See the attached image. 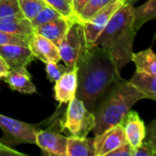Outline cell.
I'll use <instances>...</instances> for the list:
<instances>
[{"label":"cell","instance_id":"cell-1","mask_svg":"<svg viewBox=\"0 0 156 156\" xmlns=\"http://www.w3.org/2000/svg\"><path fill=\"white\" fill-rule=\"evenodd\" d=\"M78 67V88L76 98L80 100L87 110L93 112L96 102L117 81L122 80L111 56L95 45L86 48L80 56Z\"/></svg>","mask_w":156,"mask_h":156},{"label":"cell","instance_id":"cell-2","mask_svg":"<svg viewBox=\"0 0 156 156\" xmlns=\"http://www.w3.org/2000/svg\"><path fill=\"white\" fill-rule=\"evenodd\" d=\"M133 21V4H124L112 16L92 44L106 51L120 71L131 61L133 45L137 32Z\"/></svg>","mask_w":156,"mask_h":156},{"label":"cell","instance_id":"cell-3","mask_svg":"<svg viewBox=\"0 0 156 156\" xmlns=\"http://www.w3.org/2000/svg\"><path fill=\"white\" fill-rule=\"evenodd\" d=\"M109 93L101 101L98 108H94L95 135L101 134L112 126L121 123L123 117L140 100L145 99L129 80L123 79L117 81L109 89Z\"/></svg>","mask_w":156,"mask_h":156},{"label":"cell","instance_id":"cell-4","mask_svg":"<svg viewBox=\"0 0 156 156\" xmlns=\"http://www.w3.org/2000/svg\"><path fill=\"white\" fill-rule=\"evenodd\" d=\"M62 126L72 137L85 138L95 127V117L93 112H89L84 103L75 97L69 102Z\"/></svg>","mask_w":156,"mask_h":156},{"label":"cell","instance_id":"cell-5","mask_svg":"<svg viewBox=\"0 0 156 156\" xmlns=\"http://www.w3.org/2000/svg\"><path fill=\"white\" fill-rule=\"evenodd\" d=\"M87 47L82 24L78 21L72 22L58 47L60 59L68 69H72Z\"/></svg>","mask_w":156,"mask_h":156},{"label":"cell","instance_id":"cell-6","mask_svg":"<svg viewBox=\"0 0 156 156\" xmlns=\"http://www.w3.org/2000/svg\"><path fill=\"white\" fill-rule=\"evenodd\" d=\"M125 4V0H112L108 5L95 13L88 21L82 24L86 44L92 45L104 29L115 12Z\"/></svg>","mask_w":156,"mask_h":156},{"label":"cell","instance_id":"cell-7","mask_svg":"<svg viewBox=\"0 0 156 156\" xmlns=\"http://www.w3.org/2000/svg\"><path fill=\"white\" fill-rule=\"evenodd\" d=\"M0 129L14 144H36L37 130L35 125L0 114Z\"/></svg>","mask_w":156,"mask_h":156},{"label":"cell","instance_id":"cell-8","mask_svg":"<svg viewBox=\"0 0 156 156\" xmlns=\"http://www.w3.org/2000/svg\"><path fill=\"white\" fill-rule=\"evenodd\" d=\"M68 137L59 134L51 128L37 130L36 134V145L42 153L48 156H67Z\"/></svg>","mask_w":156,"mask_h":156},{"label":"cell","instance_id":"cell-9","mask_svg":"<svg viewBox=\"0 0 156 156\" xmlns=\"http://www.w3.org/2000/svg\"><path fill=\"white\" fill-rule=\"evenodd\" d=\"M123 128L121 123L112 126L93 138L95 156H107L117 147L126 143Z\"/></svg>","mask_w":156,"mask_h":156},{"label":"cell","instance_id":"cell-10","mask_svg":"<svg viewBox=\"0 0 156 156\" xmlns=\"http://www.w3.org/2000/svg\"><path fill=\"white\" fill-rule=\"evenodd\" d=\"M78 88V67L69 69L57 81H55V99L60 104L69 103L76 97Z\"/></svg>","mask_w":156,"mask_h":156},{"label":"cell","instance_id":"cell-11","mask_svg":"<svg viewBox=\"0 0 156 156\" xmlns=\"http://www.w3.org/2000/svg\"><path fill=\"white\" fill-rule=\"evenodd\" d=\"M28 47L34 58L40 59L44 63H58V61H60V56L58 47L49 39L35 32L30 37Z\"/></svg>","mask_w":156,"mask_h":156},{"label":"cell","instance_id":"cell-12","mask_svg":"<svg viewBox=\"0 0 156 156\" xmlns=\"http://www.w3.org/2000/svg\"><path fill=\"white\" fill-rule=\"evenodd\" d=\"M126 141L135 149L144 141L146 128L144 121L135 111H129L121 122Z\"/></svg>","mask_w":156,"mask_h":156},{"label":"cell","instance_id":"cell-13","mask_svg":"<svg viewBox=\"0 0 156 156\" xmlns=\"http://www.w3.org/2000/svg\"><path fill=\"white\" fill-rule=\"evenodd\" d=\"M0 57L9 68L26 67L34 59L29 47L20 45H0Z\"/></svg>","mask_w":156,"mask_h":156},{"label":"cell","instance_id":"cell-14","mask_svg":"<svg viewBox=\"0 0 156 156\" xmlns=\"http://www.w3.org/2000/svg\"><path fill=\"white\" fill-rule=\"evenodd\" d=\"M4 80L12 90L24 94H33L37 91L36 86L31 80V75L26 67L9 68Z\"/></svg>","mask_w":156,"mask_h":156},{"label":"cell","instance_id":"cell-15","mask_svg":"<svg viewBox=\"0 0 156 156\" xmlns=\"http://www.w3.org/2000/svg\"><path fill=\"white\" fill-rule=\"evenodd\" d=\"M71 23V21L64 18L63 16H58L46 24L35 27L34 32L49 39L58 47Z\"/></svg>","mask_w":156,"mask_h":156},{"label":"cell","instance_id":"cell-16","mask_svg":"<svg viewBox=\"0 0 156 156\" xmlns=\"http://www.w3.org/2000/svg\"><path fill=\"white\" fill-rule=\"evenodd\" d=\"M0 30L27 37H30L34 33V27H32L30 20L24 16L0 18Z\"/></svg>","mask_w":156,"mask_h":156},{"label":"cell","instance_id":"cell-17","mask_svg":"<svg viewBox=\"0 0 156 156\" xmlns=\"http://www.w3.org/2000/svg\"><path fill=\"white\" fill-rule=\"evenodd\" d=\"M129 82L141 92L145 99L156 100V76L136 71Z\"/></svg>","mask_w":156,"mask_h":156},{"label":"cell","instance_id":"cell-18","mask_svg":"<svg viewBox=\"0 0 156 156\" xmlns=\"http://www.w3.org/2000/svg\"><path fill=\"white\" fill-rule=\"evenodd\" d=\"M131 61L136 66V71L156 76V56L152 48L132 54Z\"/></svg>","mask_w":156,"mask_h":156},{"label":"cell","instance_id":"cell-19","mask_svg":"<svg viewBox=\"0 0 156 156\" xmlns=\"http://www.w3.org/2000/svg\"><path fill=\"white\" fill-rule=\"evenodd\" d=\"M67 156H95L93 138L68 137Z\"/></svg>","mask_w":156,"mask_h":156},{"label":"cell","instance_id":"cell-20","mask_svg":"<svg viewBox=\"0 0 156 156\" xmlns=\"http://www.w3.org/2000/svg\"><path fill=\"white\" fill-rule=\"evenodd\" d=\"M156 17V0H148L144 5L133 7V26L138 31L146 22Z\"/></svg>","mask_w":156,"mask_h":156},{"label":"cell","instance_id":"cell-21","mask_svg":"<svg viewBox=\"0 0 156 156\" xmlns=\"http://www.w3.org/2000/svg\"><path fill=\"white\" fill-rule=\"evenodd\" d=\"M148 137H144L142 144L134 149L133 156H154L156 154V138H155V121H154L150 126Z\"/></svg>","mask_w":156,"mask_h":156},{"label":"cell","instance_id":"cell-22","mask_svg":"<svg viewBox=\"0 0 156 156\" xmlns=\"http://www.w3.org/2000/svg\"><path fill=\"white\" fill-rule=\"evenodd\" d=\"M44 1L48 5L52 7L54 10H56L64 18L71 22H75V21L80 22L79 17L75 14L69 0H44Z\"/></svg>","mask_w":156,"mask_h":156},{"label":"cell","instance_id":"cell-23","mask_svg":"<svg viewBox=\"0 0 156 156\" xmlns=\"http://www.w3.org/2000/svg\"><path fill=\"white\" fill-rule=\"evenodd\" d=\"M17 2L22 15L28 20L33 19L47 5L44 0H17Z\"/></svg>","mask_w":156,"mask_h":156},{"label":"cell","instance_id":"cell-24","mask_svg":"<svg viewBox=\"0 0 156 156\" xmlns=\"http://www.w3.org/2000/svg\"><path fill=\"white\" fill-rule=\"evenodd\" d=\"M112 0H88L85 6L82 8L80 13L79 14V21L83 23L88 21L95 13L108 5Z\"/></svg>","mask_w":156,"mask_h":156},{"label":"cell","instance_id":"cell-25","mask_svg":"<svg viewBox=\"0 0 156 156\" xmlns=\"http://www.w3.org/2000/svg\"><path fill=\"white\" fill-rule=\"evenodd\" d=\"M58 16H61L56 10H54L52 7H50L49 5H46L44 6L38 13L37 15L30 20L32 27L35 28L38 26H41L43 24H46Z\"/></svg>","mask_w":156,"mask_h":156},{"label":"cell","instance_id":"cell-26","mask_svg":"<svg viewBox=\"0 0 156 156\" xmlns=\"http://www.w3.org/2000/svg\"><path fill=\"white\" fill-rule=\"evenodd\" d=\"M9 16H24L17 0H0V18Z\"/></svg>","mask_w":156,"mask_h":156},{"label":"cell","instance_id":"cell-27","mask_svg":"<svg viewBox=\"0 0 156 156\" xmlns=\"http://www.w3.org/2000/svg\"><path fill=\"white\" fill-rule=\"evenodd\" d=\"M29 39H30V37H27L17 36V35L10 34V33L0 30V45L15 44V45L28 47Z\"/></svg>","mask_w":156,"mask_h":156},{"label":"cell","instance_id":"cell-28","mask_svg":"<svg viewBox=\"0 0 156 156\" xmlns=\"http://www.w3.org/2000/svg\"><path fill=\"white\" fill-rule=\"evenodd\" d=\"M46 64V72L48 78L50 81L55 82L57 81L69 69L65 66L58 65L55 62H48Z\"/></svg>","mask_w":156,"mask_h":156},{"label":"cell","instance_id":"cell-29","mask_svg":"<svg viewBox=\"0 0 156 156\" xmlns=\"http://www.w3.org/2000/svg\"><path fill=\"white\" fill-rule=\"evenodd\" d=\"M133 153L134 148L128 142H126L111 152L107 156H133Z\"/></svg>","mask_w":156,"mask_h":156},{"label":"cell","instance_id":"cell-30","mask_svg":"<svg viewBox=\"0 0 156 156\" xmlns=\"http://www.w3.org/2000/svg\"><path fill=\"white\" fill-rule=\"evenodd\" d=\"M87 2H88V0H71L72 8L77 16H79V14L80 13L82 8L85 6Z\"/></svg>","mask_w":156,"mask_h":156},{"label":"cell","instance_id":"cell-31","mask_svg":"<svg viewBox=\"0 0 156 156\" xmlns=\"http://www.w3.org/2000/svg\"><path fill=\"white\" fill-rule=\"evenodd\" d=\"M0 155H24V154L13 149H10L9 147L0 143Z\"/></svg>","mask_w":156,"mask_h":156},{"label":"cell","instance_id":"cell-32","mask_svg":"<svg viewBox=\"0 0 156 156\" xmlns=\"http://www.w3.org/2000/svg\"><path fill=\"white\" fill-rule=\"evenodd\" d=\"M8 70H9V67H8V65L5 63V61L0 57V78H4L5 75H6V73L8 72Z\"/></svg>","mask_w":156,"mask_h":156},{"label":"cell","instance_id":"cell-33","mask_svg":"<svg viewBox=\"0 0 156 156\" xmlns=\"http://www.w3.org/2000/svg\"><path fill=\"white\" fill-rule=\"evenodd\" d=\"M137 0H125V4H133L134 2H136Z\"/></svg>","mask_w":156,"mask_h":156},{"label":"cell","instance_id":"cell-34","mask_svg":"<svg viewBox=\"0 0 156 156\" xmlns=\"http://www.w3.org/2000/svg\"><path fill=\"white\" fill-rule=\"evenodd\" d=\"M69 1H70V3H71V0H69Z\"/></svg>","mask_w":156,"mask_h":156}]
</instances>
